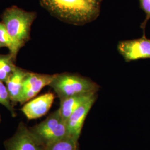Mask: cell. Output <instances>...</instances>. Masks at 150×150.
<instances>
[{
    "mask_svg": "<svg viewBox=\"0 0 150 150\" xmlns=\"http://www.w3.org/2000/svg\"><path fill=\"white\" fill-rule=\"evenodd\" d=\"M54 15L75 24H83L98 15L100 5L92 0H41Z\"/></svg>",
    "mask_w": 150,
    "mask_h": 150,
    "instance_id": "6da1fadb",
    "label": "cell"
},
{
    "mask_svg": "<svg viewBox=\"0 0 150 150\" xmlns=\"http://www.w3.org/2000/svg\"><path fill=\"white\" fill-rule=\"evenodd\" d=\"M36 17L35 12L25 11L16 6H12L4 11L2 23L13 42V49L10 54L14 59L28 40L32 22Z\"/></svg>",
    "mask_w": 150,
    "mask_h": 150,
    "instance_id": "7a4b0ae2",
    "label": "cell"
},
{
    "mask_svg": "<svg viewBox=\"0 0 150 150\" xmlns=\"http://www.w3.org/2000/svg\"><path fill=\"white\" fill-rule=\"evenodd\" d=\"M59 99L88 93H96L99 86L90 79L71 74H56L49 85Z\"/></svg>",
    "mask_w": 150,
    "mask_h": 150,
    "instance_id": "3957f363",
    "label": "cell"
},
{
    "mask_svg": "<svg viewBox=\"0 0 150 150\" xmlns=\"http://www.w3.org/2000/svg\"><path fill=\"white\" fill-rule=\"evenodd\" d=\"M30 129L45 146L69 136L66 122L61 116L59 109Z\"/></svg>",
    "mask_w": 150,
    "mask_h": 150,
    "instance_id": "277c9868",
    "label": "cell"
},
{
    "mask_svg": "<svg viewBox=\"0 0 150 150\" xmlns=\"http://www.w3.org/2000/svg\"><path fill=\"white\" fill-rule=\"evenodd\" d=\"M5 150H45L30 128L21 122L14 134L4 142Z\"/></svg>",
    "mask_w": 150,
    "mask_h": 150,
    "instance_id": "5b68a950",
    "label": "cell"
},
{
    "mask_svg": "<svg viewBox=\"0 0 150 150\" xmlns=\"http://www.w3.org/2000/svg\"><path fill=\"white\" fill-rule=\"evenodd\" d=\"M117 50L126 62L150 59V39L144 33L139 38L120 42Z\"/></svg>",
    "mask_w": 150,
    "mask_h": 150,
    "instance_id": "8992f818",
    "label": "cell"
},
{
    "mask_svg": "<svg viewBox=\"0 0 150 150\" xmlns=\"http://www.w3.org/2000/svg\"><path fill=\"white\" fill-rule=\"evenodd\" d=\"M56 75L28 72L24 80L23 90L19 103L23 105L36 96L45 86L50 85Z\"/></svg>",
    "mask_w": 150,
    "mask_h": 150,
    "instance_id": "52a82bcc",
    "label": "cell"
},
{
    "mask_svg": "<svg viewBox=\"0 0 150 150\" xmlns=\"http://www.w3.org/2000/svg\"><path fill=\"white\" fill-rule=\"evenodd\" d=\"M96 97V94H95L82 103L73 112L66 121L69 136L77 141L80 137L87 114L95 102Z\"/></svg>",
    "mask_w": 150,
    "mask_h": 150,
    "instance_id": "ba28073f",
    "label": "cell"
},
{
    "mask_svg": "<svg viewBox=\"0 0 150 150\" xmlns=\"http://www.w3.org/2000/svg\"><path fill=\"white\" fill-rule=\"evenodd\" d=\"M54 99L52 93L48 92L25 103L21 111L28 120L40 118L48 112Z\"/></svg>",
    "mask_w": 150,
    "mask_h": 150,
    "instance_id": "9c48e42d",
    "label": "cell"
},
{
    "mask_svg": "<svg viewBox=\"0 0 150 150\" xmlns=\"http://www.w3.org/2000/svg\"><path fill=\"white\" fill-rule=\"evenodd\" d=\"M28 72L16 66L12 74L5 82L13 106L20 102L23 90V82Z\"/></svg>",
    "mask_w": 150,
    "mask_h": 150,
    "instance_id": "30bf717a",
    "label": "cell"
},
{
    "mask_svg": "<svg viewBox=\"0 0 150 150\" xmlns=\"http://www.w3.org/2000/svg\"><path fill=\"white\" fill-rule=\"evenodd\" d=\"M95 94L96 93L94 92L84 93L60 100V106L59 110L62 118L66 121L74 111Z\"/></svg>",
    "mask_w": 150,
    "mask_h": 150,
    "instance_id": "8fae6325",
    "label": "cell"
},
{
    "mask_svg": "<svg viewBox=\"0 0 150 150\" xmlns=\"http://www.w3.org/2000/svg\"><path fill=\"white\" fill-rule=\"evenodd\" d=\"M15 60L10 54H0V81L6 82L12 74L16 67L13 64Z\"/></svg>",
    "mask_w": 150,
    "mask_h": 150,
    "instance_id": "7c38bea8",
    "label": "cell"
},
{
    "mask_svg": "<svg viewBox=\"0 0 150 150\" xmlns=\"http://www.w3.org/2000/svg\"><path fill=\"white\" fill-rule=\"evenodd\" d=\"M45 150H78L77 141L68 136L47 145Z\"/></svg>",
    "mask_w": 150,
    "mask_h": 150,
    "instance_id": "4fadbf2b",
    "label": "cell"
},
{
    "mask_svg": "<svg viewBox=\"0 0 150 150\" xmlns=\"http://www.w3.org/2000/svg\"><path fill=\"white\" fill-rule=\"evenodd\" d=\"M3 82L0 81V104L6 107L10 112L13 117H15L16 114L13 105L11 102L7 87Z\"/></svg>",
    "mask_w": 150,
    "mask_h": 150,
    "instance_id": "5bb4252c",
    "label": "cell"
},
{
    "mask_svg": "<svg viewBox=\"0 0 150 150\" xmlns=\"http://www.w3.org/2000/svg\"><path fill=\"white\" fill-rule=\"evenodd\" d=\"M0 42L5 47L9 49L10 54H12L13 49V42L7 32L6 28L2 23L0 22Z\"/></svg>",
    "mask_w": 150,
    "mask_h": 150,
    "instance_id": "9a60e30c",
    "label": "cell"
},
{
    "mask_svg": "<svg viewBox=\"0 0 150 150\" xmlns=\"http://www.w3.org/2000/svg\"><path fill=\"white\" fill-rule=\"evenodd\" d=\"M139 2L140 8L144 11L146 15L145 20L141 25V28L145 33L147 23L150 19V0H139Z\"/></svg>",
    "mask_w": 150,
    "mask_h": 150,
    "instance_id": "2e32d148",
    "label": "cell"
},
{
    "mask_svg": "<svg viewBox=\"0 0 150 150\" xmlns=\"http://www.w3.org/2000/svg\"><path fill=\"white\" fill-rule=\"evenodd\" d=\"M3 47H5V46H4V45L2 43H1L0 42V48Z\"/></svg>",
    "mask_w": 150,
    "mask_h": 150,
    "instance_id": "e0dca14e",
    "label": "cell"
},
{
    "mask_svg": "<svg viewBox=\"0 0 150 150\" xmlns=\"http://www.w3.org/2000/svg\"><path fill=\"white\" fill-rule=\"evenodd\" d=\"M1 115H0V122H1Z\"/></svg>",
    "mask_w": 150,
    "mask_h": 150,
    "instance_id": "ac0fdd59",
    "label": "cell"
}]
</instances>
